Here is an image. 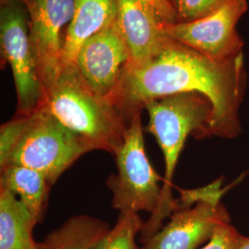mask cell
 I'll return each instance as SVG.
<instances>
[{"label":"cell","instance_id":"obj_15","mask_svg":"<svg viewBox=\"0 0 249 249\" xmlns=\"http://www.w3.org/2000/svg\"><path fill=\"white\" fill-rule=\"evenodd\" d=\"M51 187L43 174L19 165L1 168L0 187L13 192L39 223L45 213Z\"/></svg>","mask_w":249,"mask_h":249},{"label":"cell","instance_id":"obj_12","mask_svg":"<svg viewBox=\"0 0 249 249\" xmlns=\"http://www.w3.org/2000/svg\"><path fill=\"white\" fill-rule=\"evenodd\" d=\"M118 0H75V9L63 43L62 65L75 66L83 44L116 20Z\"/></svg>","mask_w":249,"mask_h":249},{"label":"cell","instance_id":"obj_3","mask_svg":"<svg viewBox=\"0 0 249 249\" xmlns=\"http://www.w3.org/2000/svg\"><path fill=\"white\" fill-rule=\"evenodd\" d=\"M144 108L150 118L148 130L160 145L165 170L159 204L141 231L143 244L160 230L163 220L176 211L173 183L179 155L190 134L198 139L209 137L213 105L201 93L186 92L152 100Z\"/></svg>","mask_w":249,"mask_h":249},{"label":"cell","instance_id":"obj_9","mask_svg":"<svg viewBox=\"0 0 249 249\" xmlns=\"http://www.w3.org/2000/svg\"><path fill=\"white\" fill-rule=\"evenodd\" d=\"M29 13V28L41 86L62 67L61 32L71 21L75 0H22Z\"/></svg>","mask_w":249,"mask_h":249},{"label":"cell","instance_id":"obj_16","mask_svg":"<svg viewBox=\"0 0 249 249\" xmlns=\"http://www.w3.org/2000/svg\"><path fill=\"white\" fill-rule=\"evenodd\" d=\"M143 225L139 213H120L115 227L110 229L95 249H142L137 246L136 236Z\"/></svg>","mask_w":249,"mask_h":249},{"label":"cell","instance_id":"obj_5","mask_svg":"<svg viewBox=\"0 0 249 249\" xmlns=\"http://www.w3.org/2000/svg\"><path fill=\"white\" fill-rule=\"evenodd\" d=\"M115 157L117 174L107 181L113 194V208L120 213H153L160 201L159 183L163 178L153 169L147 157L141 112L131 118Z\"/></svg>","mask_w":249,"mask_h":249},{"label":"cell","instance_id":"obj_20","mask_svg":"<svg viewBox=\"0 0 249 249\" xmlns=\"http://www.w3.org/2000/svg\"><path fill=\"white\" fill-rule=\"evenodd\" d=\"M234 249H249V238L239 234Z\"/></svg>","mask_w":249,"mask_h":249},{"label":"cell","instance_id":"obj_18","mask_svg":"<svg viewBox=\"0 0 249 249\" xmlns=\"http://www.w3.org/2000/svg\"><path fill=\"white\" fill-rule=\"evenodd\" d=\"M239 233L229 223L220 225L208 244L200 249H234Z\"/></svg>","mask_w":249,"mask_h":249},{"label":"cell","instance_id":"obj_14","mask_svg":"<svg viewBox=\"0 0 249 249\" xmlns=\"http://www.w3.org/2000/svg\"><path fill=\"white\" fill-rule=\"evenodd\" d=\"M110 231L104 221L89 215H77L51 231L38 249H95Z\"/></svg>","mask_w":249,"mask_h":249},{"label":"cell","instance_id":"obj_13","mask_svg":"<svg viewBox=\"0 0 249 249\" xmlns=\"http://www.w3.org/2000/svg\"><path fill=\"white\" fill-rule=\"evenodd\" d=\"M37 223L13 192L0 187V249H38L34 239Z\"/></svg>","mask_w":249,"mask_h":249},{"label":"cell","instance_id":"obj_7","mask_svg":"<svg viewBox=\"0 0 249 249\" xmlns=\"http://www.w3.org/2000/svg\"><path fill=\"white\" fill-rule=\"evenodd\" d=\"M247 10V0H225L203 18L189 22H161L160 27L171 40L214 61H227L243 53V41L235 27Z\"/></svg>","mask_w":249,"mask_h":249},{"label":"cell","instance_id":"obj_8","mask_svg":"<svg viewBox=\"0 0 249 249\" xmlns=\"http://www.w3.org/2000/svg\"><path fill=\"white\" fill-rule=\"evenodd\" d=\"M0 39L2 53L11 68L18 98V116H29L42 102L36 54L29 21L23 10L8 3L1 9Z\"/></svg>","mask_w":249,"mask_h":249},{"label":"cell","instance_id":"obj_6","mask_svg":"<svg viewBox=\"0 0 249 249\" xmlns=\"http://www.w3.org/2000/svg\"><path fill=\"white\" fill-rule=\"evenodd\" d=\"M222 180L194 190H182L176 211L162 229L144 244L142 249H196L211 239L214 231L229 216L221 198L226 188Z\"/></svg>","mask_w":249,"mask_h":249},{"label":"cell","instance_id":"obj_17","mask_svg":"<svg viewBox=\"0 0 249 249\" xmlns=\"http://www.w3.org/2000/svg\"><path fill=\"white\" fill-rule=\"evenodd\" d=\"M225 0H174L178 22H189L213 13Z\"/></svg>","mask_w":249,"mask_h":249},{"label":"cell","instance_id":"obj_22","mask_svg":"<svg viewBox=\"0 0 249 249\" xmlns=\"http://www.w3.org/2000/svg\"><path fill=\"white\" fill-rule=\"evenodd\" d=\"M21 1H22V0H21Z\"/></svg>","mask_w":249,"mask_h":249},{"label":"cell","instance_id":"obj_2","mask_svg":"<svg viewBox=\"0 0 249 249\" xmlns=\"http://www.w3.org/2000/svg\"><path fill=\"white\" fill-rule=\"evenodd\" d=\"M42 91L39 107L82 138L92 151L116 155L129 123L110 99L89 88L76 66L62 65L57 75L42 85Z\"/></svg>","mask_w":249,"mask_h":249},{"label":"cell","instance_id":"obj_10","mask_svg":"<svg viewBox=\"0 0 249 249\" xmlns=\"http://www.w3.org/2000/svg\"><path fill=\"white\" fill-rule=\"evenodd\" d=\"M128 60V49L115 20L83 44L75 66L90 89L99 96L109 98Z\"/></svg>","mask_w":249,"mask_h":249},{"label":"cell","instance_id":"obj_19","mask_svg":"<svg viewBox=\"0 0 249 249\" xmlns=\"http://www.w3.org/2000/svg\"><path fill=\"white\" fill-rule=\"evenodd\" d=\"M155 11L162 23L178 22L176 9L169 0H142Z\"/></svg>","mask_w":249,"mask_h":249},{"label":"cell","instance_id":"obj_4","mask_svg":"<svg viewBox=\"0 0 249 249\" xmlns=\"http://www.w3.org/2000/svg\"><path fill=\"white\" fill-rule=\"evenodd\" d=\"M23 116V126L7 160L0 164L19 165L43 174L50 186L83 154L92 151L88 143L72 132L45 108Z\"/></svg>","mask_w":249,"mask_h":249},{"label":"cell","instance_id":"obj_21","mask_svg":"<svg viewBox=\"0 0 249 249\" xmlns=\"http://www.w3.org/2000/svg\"><path fill=\"white\" fill-rule=\"evenodd\" d=\"M169 1L171 2V3H172V5L174 6V0H169Z\"/></svg>","mask_w":249,"mask_h":249},{"label":"cell","instance_id":"obj_1","mask_svg":"<svg viewBox=\"0 0 249 249\" xmlns=\"http://www.w3.org/2000/svg\"><path fill=\"white\" fill-rule=\"evenodd\" d=\"M245 82L243 53L231 60L214 61L167 38L150 62L124 66L109 99L129 123L150 101L198 92L213 105L209 137L232 138L240 133L238 108Z\"/></svg>","mask_w":249,"mask_h":249},{"label":"cell","instance_id":"obj_11","mask_svg":"<svg viewBox=\"0 0 249 249\" xmlns=\"http://www.w3.org/2000/svg\"><path fill=\"white\" fill-rule=\"evenodd\" d=\"M116 23L128 49L129 65L150 62L167 39L157 14L142 0H118Z\"/></svg>","mask_w":249,"mask_h":249}]
</instances>
